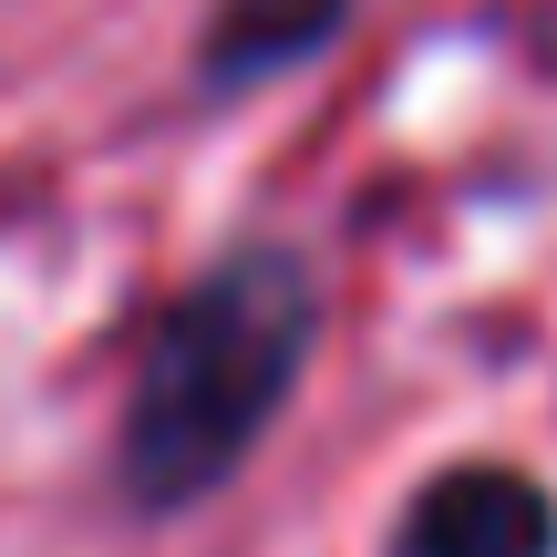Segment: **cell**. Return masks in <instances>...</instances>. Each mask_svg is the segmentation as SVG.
Instances as JSON below:
<instances>
[{
    "label": "cell",
    "instance_id": "obj_1",
    "mask_svg": "<svg viewBox=\"0 0 557 557\" xmlns=\"http://www.w3.org/2000/svg\"><path fill=\"white\" fill-rule=\"evenodd\" d=\"M320 341V278L299 248L248 238L207 259L176 299L156 310L135 351V393L114 423V485L135 517H186L207 506L278 413Z\"/></svg>",
    "mask_w": 557,
    "mask_h": 557
},
{
    "label": "cell",
    "instance_id": "obj_2",
    "mask_svg": "<svg viewBox=\"0 0 557 557\" xmlns=\"http://www.w3.org/2000/svg\"><path fill=\"white\" fill-rule=\"evenodd\" d=\"M393 557H557V496L527 465H444L403 506Z\"/></svg>",
    "mask_w": 557,
    "mask_h": 557
},
{
    "label": "cell",
    "instance_id": "obj_3",
    "mask_svg": "<svg viewBox=\"0 0 557 557\" xmlns=\"http://www.w3.org/2000/svg\"><path fill=\"white\" fill-rule=\"evenodd\" d=\"M341 11L351 0H227L218 32H207V94H227V83H269L289 73V62H310L320 41L341 32Z\"/></svg>",
    "mask_w": 557,
    "mask_h": 557
}]
</instances>
